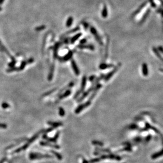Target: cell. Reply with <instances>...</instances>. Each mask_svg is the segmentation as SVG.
<instances>
[{
    "instance_id": "cell-49",
    "label": "cell",
    "mask_w": 163,
    "mask_h": 163,
    "mask_svg": "<svg viewBox=\"0 0 163 163\" xmlns=\"http://www.w3.org/2000/svg\"><path fill=\"white\" fill-rule=\"evenodd\" d=\"M6 160V158L5 157V158H3V159H2L1 161H0V163H4V162H5V160Z\"/></svg>"
},
{
    "instance_id": "cell-10",
    "label": "cell",
    "mask_w": 163,
    "mask_h": 163,
    "mask_svg": "<svg viewBox=\"0 0 163 163\" xmlns=\"http://www.w3.org/2000/svg\"><path fill=\"white\" fill-rule=\"evenodd\" d=\"M77 47L79 48V49H89L90 50H94V46L92 45H85V44H83V45H78L77 46Z\"/></svg>"
},
{
    "instance_id": "cell-38",
    "label": "cell",
    "mask_w": 163,
    "mask_h": 163,
    "mask_svg": "<svg viewBox=\"0 0 163 163\" xmlns=\"http://www.w3.org/2000/svg\"><path fill=\"white\" fill-rule=\"evenodd\" d=\"M92 143L94 145H99V146H102V145H103V143L102 142H99V141H98V140H94L93 142H92Z\"/></svg>"
},
{
    "instance_id": "cell-32",
    "label": "cell",
    "mask_w": 163,
    "mask_h": 163,
    "mask_svg": "<svg viewBox=\"0 0 163 163\" xmlns=\"http://www.w3.org/2000/svg\"><path fill=\"white\" fill-rule=\"evenodd\" d=\"M79 30H80V28H79V27H77L75 28H74V29H72V30H70L69 31L67 32H66L65 34H73V33H74V32H77V31H79Z\"/></svg>"
},
{
    "instance_id": "cell-19",
    "label": "cell",
    "mask_w": 163,
    "mask_h": 163,
    "mask_svg": "<svg viewBox=\"0 0 163 163\" xmlns=\"http://www.w3.org/2000/svg\"><path fill=\"white\" fill-rule=\"evenodd\" d=\"M54 63L52 65L51 67L50 72L49 74V75L48 77V81H51L53 78V74H54Z\"/></svg>"
},
{
    "instance_id": "cell-8",
    "label": "cell",
    "mask_w": 163,
    "mask_h": 163,
    "mask_svg": "<svg viewBox=\"0 0 163 163\" xmlns=\"http://www.w3.org/2000/svg\"><path fill=\"white\" fill-rule=\"evenodd\" d=\"M73 55V52L72 50H69L67 54H65L63 57H58L61 61H68L71 60Z\"/></svg>"
},
{
    "instance_id": "cell-45",
    "label": "cell",
    "mask_w": 163,
    "mask_h": 163,
    "mask_svg": "<svg viewBox=\"0 0 163 163\" xmlns=\"http://www.w3.org/2000/svg\"><path fill=\"white\" fill-rule=\"evenodd\" d=\"M70 39L69 37H67L64 39L63 43H65V44H69V43H70Z\"/></svg>"
},
{
    "instance_id": "cell-24",
    "label": "cell",
    "mask_w": 163,
    "mask_h": 163,
    "mask_svg": "<svg viewBox=\"0 0 163 163\" xmlns=\"http://www.w3.org/2000/svg\"><path fill=\"white\" fill-rule=\"evenodd\" d=\"M145 127H146V128H147V129H151L152 130L155 131L156 133H157L158 134H160V132L158 129H156L155 127L152 126V125H151L150 124H149L148 122H145Z\"/></svg>"
},
{
    "instance_id": "cell-26",
    "label": "cell",
    "mask_w": 163,
    "mask_h": 163,
    "mask_svg": "<svg viewBox=\"0 0 163 163\" xmlns=\"http://www.w3.org/2000/svg\"><path fill=\"white\" fill-rule=\"evenodd\" d=\"M101 15L103 18H106L108 16V10L107 6L106 5H104L103 6V9L101 12Z\"/></svg>"
},
{
    "instance_id": "cell-7",
    "label": "cell",
    "mask_w": 163,
    "mask_h": 163,
    "mask_svg": "<svg viewBox=\"0 0 163 163\" xmlns=\"http://www.w3.org/2000/svg\"><path fill=\"white\" fill-rule=\"evenodd\" d=\"M102 86V85L100 83H98L96 85V86L94 87V90L92 91L93 92H92V93L91 94V95H90L89 97V101H91V102L92 100H93V99L94 98V97H95L96 95H97V94L99 90H100L101 89Z\"/></svg>"
},
{
    "instance_id": "cell-51",
    "label": "cell",
    "mask_w": 163,
    "mask_h": 163,
    "mask_svg": "<svg viewBox=\"0 0 163 163\" xmlns=\"http://www.w3.org/2000/svg\"><path fill=\"white\" fill-rule=\"evenodd\" d=\"M2 8L1 7H0V11H2Z\"/></svg>"
},
{
    "instance_id": "cell-16",
    "label": "cell",
    "mask_w": 163,
    "mask_h": 163,
    "mask_svg": "<svg viewBox=\"0 0 163 163\" xmlns=\"http://www.w3.org/2000/svg\"><path fill=\"white\" fill-rule=\"evenodd\" d=\"M142 74L144 76H147L148 75L149 71L148 66L146 63H143L142 64Z\"/></svg>"
},
{
    "instance_id": "cell-1",
    "label": "cell",
    "mask_w": 163,
    "mask_h": 163,
    "mask_svg": "<svg viewBox=\"0 0 163 163\" xmlns=\"http://www.w3.org/2000/svg\"><path fill=\"white\" fill-rule=\"evenodd\" d=\"M104 77L105 75L103 74H101L98 77H96L95 80H94L93 82H92V85L90 86V87L88 89V90H87V91L85 92H83L82 95L79 98L77 99V102L79 103L82 102L83 100H85V99L86 98V97H87V96L89 95V94H90V93L93 91L94 87L96 86V85L98 83H99V82L101 80H103Z\"/></svg>"
},
{
    "instance_id": "cell-9",
    "label": "cell",
    "mask_w": 163,
    "mask_h": 163,
    "mask_svg": "<svg viewBox=\"0 0 163 163\" xmlns=\"http://www.w3.org/2000/svg\"><path fill=\"white\" fill-rule=\"evenodd\" d=\"M71 65L72 70H73L74 74H75L76 76H79L80 73V70H79L78 66L77 65V63L74 59H72L71 60Z\"/></svg>"
},
{
    "instance_id": "cell-48",
    "label": "cell",
    "mask_w": 163,
    "mask_h": 163,
    "mask_svg": "<svg viewBox=\"0 0 163 163\" xmlns=\"http://www.w3.org/2000/svg\"><path fill=\"white\" fill-rule=\"evenodd\" d=\"M157 49L158 51H159V52H161V53H163V47H162V46H159V47H158L157 48Z\"/></svg>"
},
{
    "instance_id": "cell-4",
    "label": "cell",
    "mask_w": 163,
    "mask_h": 163,
    "mask_svg": "<svg viewBox=\"0 0 163 163\" xmlns=\"http://www.w3.org/2000/svg\"><path fill=\"white\" fill-rule=\"evenodd\" d=\"M91 104V102L88 100L87 102H86L85 103H82V104H81L79 105H78V107H77V108L74 110V113L76 114H79L81 113L83 110H85V109L87 108L88 107H89L90 105Z\"/></svg>"
},
{
    "instance_id": "cell-46",
    "label": "cell",
    "mask_w": 163,
    "mask_h": 163,
    "mask_svg": "<svg viewBox=\"0 0 163 163\" xmlns=\"http://www.w3.org/2000/svg\"><path fill=\"white\" fill-rule=\"evenodd\" d=\"M8 125L5 123H0V128L2 129H6L7 128Z\"/></svg>"
},
{
    "instance_id": "cell-41",
    "label": "cell",
    "mask_w": 163,
    "mask_h": 163,
    "mask_svg": "<svg viewBox=\"0 0 163 163\" xmlns=\"http://www.w3.org/2000/svg\"><path fill=\"white\" fill-rule=\"evenodd\" d=\"M82 25L83 26V28H84V29L86 30H87L89 28V24H88L87 22H83L82 23Z\"/></svg>"
},
{
    "instance_id": "cell-34",
    "label": "cell",
    "mask_w": 163,
    "mask_h": 163,
    "mask_svg": "<svg viewBox=\"0 0 163 163\" xmlns=\"http://www.w3.org/2000/svg\"><path fill=\"white\" fill-rule=\"evenodd\" d=\"M129 128L131 130H136L138 129V126L136 124H131L129 126Z\"/></svg>"
},
{
    "instance_id": "cell-44",
    "label": "cell",
    "mask_w": 163,
    "mask_h": 163,
    "mask_svg": "<svg viewBox=\"0 0 163 163\" xmlns=\"http://www.w3.org/2000/svg\"><path fill=\"white\" fill-rule=\"evenodd\" d=\"M15 63H16V60H12L11 61V62L10 63H9V64H8V66L10 67H14V65L15 64Z\"/></svg>"
},
{
    "instance_id": "cell-17",
    "label": "cell",
    "mask_w": 163,
    "mask_h": 163,
    "mask_svg": "<svg viewBox=\"0 0 163 163\" xmlns=\"http://www.w3.org/2000/svg\"><path fill=\"white\" fill-rule=\"evenodd\" d=\"M74 85V83L73 82H70L67 85H66L65 87H64L63 89H61L60 91H59L58 94H59V95H60V94H61V93H62L63 92L66 91V90L70 89H71V88H72V87Z\"/></svg>"
},
{
    "instance_id": "cell-2",
    "label": "cell",
    "mask_w": 163,
    "mask_h": 163,
    "mask_svg": "<svg viewBox=\"0 0 163 163\" xmlns=\"http://www.w3.org/2000/svg\"><path fill=\"white\" fill-rule=\"evenodd\" d=\"M87 78L86 76H83L82 78V80H81V87L80 89L78 90L77 91L76 94H74V95L73 96L74 99H77L79 96H80L81 94H82L83 92H84V90L87 84Z\"/></svg>"
},
{
    "instance_id": "cell-43",
    "label": "cell",
    "mask_w": 163,
    "mask_h": 163,
    "mask_svg": "<svg viewBox=\"0 0 163 163\" xmlns=\"http://www.w3.org/2000/svg\"><path fill=\"white\" fill-rule=\"evenodd\" d=\"M87 42V40L86 38H83L81 39V40L79 42V43H80V45H83V44L86 43Z\"/></svg>"
},
{
    "instance_id": "cell-36",
    "label": "cell",
    "mask_w": 163,
    "mask_h": 163,
    "mask_svg": "<svg viewBox=\"0 0 163 163\" xmlns=\"http://www.w3.org/2000/svg\"><path fill=\"white\" fill-rule=\"evenodd\" d=\"M56 90H57V89L56 88V89H54L51 90V91H48V92H46L45 93V94H43V96H48L49 95H50L53 92H54L55 91H56Z\"/></svg>"
},
{
    "instance_id": "cell-6",
    "label": "cell",
    "mask_w": 163,
    "mask_h": 163,
    "mask_svg": "<svg viewBox=\"0 0 163 163\" xmlns=\"http://www.w3.org/2000/svg\"><path fill=\"white\" fill-rule=\"evenodd\" d=\"M30 159L31 160H33L36 159H41L43 158H51L52 156L49 155H42V154L39 153H31L29 155Z\"/></svg>"
},
{
    "instance_id": "cell-22",
    "label": "cell",
    "mask_w": 163,
    "mask_h": 163,
    "mask_svg": "<svg viewBox=\"0 0 163 163\" xmlns=\"http://www.w3.org/2000/svg\"><path fill=\"white\" fill-rule=\"evenodd\" d=\"M48 124L51 125L52 127L53 128H57V127H59L60 126H62L63 125V123L62 122H53V121H48Z\"/></svg>"
},
{
    "instance_id": "cell-15",
    "label": "cell",
    "mask_w": 163,
    "mask_h": 163,
    "mask_svg": "<svg viewBox=\"0 0 163 163\" xmlns=\"http://www.w3.org/2000/svg\"><path fill=\"white\" fill-rule=\"evenodd\" d=\"M82 33L79 32L74 35V36H73L70 39V43L71 44H74L79 38H80L81 36H82Z\"/></svg>"
},
{
    "instance_id": "cell-42",
    "label": "cell",
    "mask_w": 163,
    "mask_h": 163,
    "mask_svg": "<svg viewBox=\"0 0 163 163\" xmlns=\"http://www.w3.org/2000/svg\"><path fill=\"white\" fill-rule=\"evenodd\" d=\"M54 129V128L53 127H51V128H48L47 129H45V130H44V133H50V132L51 131H52Z\"/></svg>"
},
{
    "instance_id": "cell-28",
    "label": "cell",
    "mask_w": 163,
    "mask_h": 163,
    "mask_svg": "<svg viewBox=\"0 0 163 163\" xmlns=\"http://www.w3.org/2000/svg\"><path fill=\"white\" fill-rule=\"evenodd\" d=\"M108 47H109V40H107L106 46L105 48V60H106L108 56Z\"/></svg>"
},
{
    "instance_id": "cell-50",
    "label": "cell",
    "mask_w": 163,
    "mask_h": 163,
    "mask_svg": "<svg viewBox=\"0 0 163 163\" xmlns=\"http://www.w3.org/2000/svg\"><path fill=\"white\" fill-rule=\"evenodd\" d=\"M4 1V0H0V5H1L3 3V2Z\"/></svg>"
},
{
    "instance_id": "cell-40",
    "label": "cell",
    "mask_w": 163,
    "mask_h": 163,
    "mask_svg": "<svg viewBox=\"0 0 163 163\" xmlns=\"http://www.w3.org/2000/svg\"><path fill=\"white\" fill-rule=\"evenodd\" d=\"M148 1L151 4V5L152 8H156V4L155 3V2L154 1V0H148Z\"/></svg>"
},
{
    "instance_id": "cell-11",
    "label": "cell",
    "mask_w": 163,
    "mask_h": 163,
    "mask_svg": "<svg viewBox=\"0 0 163 163\" xmlns=\"http://www.w3.org/2000/svg\"><path fill=\"white\" fill-rule=\"evenodd\" d=\"M147 3H148V1H146L144 2V3H143L142 4H141V5L139 6L138 8L137 9V10H136L133 13V15H132V17H135L136 15H137L141 11H142L143 9H144L145 7V6L147 5Z\"/></svg>"
},
{
    "instance_id": "cell-30",
    "label": "cell",
    "mask_w": 163,
    "mask_h": 163,
    "mask_svg": "<svg viewBox=\"0 0 163 163\" xmlns=\"http://www.w3.org/2000/svg\"><path fill=\"white\" fill-rule=\"evenodd\" d=\"M26 64H27V62L26 61H23L20 66L19 67H17V71H21V70H23L25 67Z\"/></svg>"
},
{
    "instance_id": "cell-25",
    "label": "cell",
    "mask_w": 163,
    "mask_h": 163,
    "mask_svg": "<svg viewBox=\"0 0 163 163\" xmlns=\"http://www.w3.org/2000/svg\"><path fill=\"white\" fill-rule=\"evenodd\" d=\"M29 145H30V144H29L28 142L26 143V144L24 145V146L20 147V148H17V149L15 150L14 152H13V153H19V152H20V151H22V150H25L26 148H28L29 146Z\"/></svg>"
},
{
    "instance_id": "cell-14",
    "label": "cell",
    "mask_w": 163,
    "mask_h": 163,
    "mask_svg": "<svg viewBox=\"0 0 163 163\" xmlns=\"http://www.w3.org/2000/svg\"><path fill=\"white\" fill-rule=\"evenodd\" d=\"M71 92H72L70 89L66 90V91H65L63 93L60 94V96H59V97L58 101L61 100H62V99H65V98H67V97H68L69 95H71Z\"/></svg>"
},
{
    "instance_id": "cell-21",
    "label": "cell",
    "mask_w": 163,
    "mask_h": 163,
    "mask_svg": "<svg viewBox=\"0 0 163 163\" xmlns=\"http://www.w3.org/2000/svg\"><path fill=\"white\" fill-rule=\"evenodd\" d=\"M0 47H1V48H2V49L3 50V51H4V52H5V53H6V54H7V55H8V57H9L10 58L12 59V60H15L14 57H13L12 56V55L9 53V52H8V50L6 49L5 47L4 46V45H3V44L2 43H1V41H0Z\"/></svg>"
},
{
    "instance_id": "cell-13",
    "label": "cell",
    "mask_w": 163,
    "mask_h": 163,
    "mask_svg": "<svg viewBox=\"0 0 163 163\" xmlns=\"http://www.w3.org/2000/svg\"><path fill=\"white\" fill-rule=\"evenodd\" d=\"M114 67V65L113 64H107L105 63H102L100 64L99 66V68L101 70H105L107 69L108 68H110Z\"/></svg>"
},
{
    "instance_id": "cell-27",
    "label": "cell",
    "mask_w": 163,
    "mask_h": 163,
    "mask_svg": "<svg viewBox=\"0 0 163 163\" xmlns=\"http://www.w3.org/2000/svg\"><path fill=\"white\" fill-rule=\"evenodd\" d=\"M73 18L72 17H68L67 22H66V27L68 28H69L71 27L72 26V23H73Z\"/></svg>"
},
{
    "instance_id": "cell-35",
    "label": "cell",
    "mask_w": 163,
    "mask_h": 163,
    "mask_svg": "<svg viewBox=\"0 0 163 163\" xmlns=\"http://www.w3.org/2000/svg\"><path fill=\"white\" fill-rule=\"evenodd\" d=\"M45 28H46L45 26L43 25V26H39V27L36 28V29H36V30L37 31H42V30H43L44 29H45Z\"/></svg>"
},
{
    "instance_id": "cell-23",
    "label": "cell",
    "mask_w": 163,
    "mask_h": 163,
    "mask_svg": "<svg viewBox=\"0 0 163 163\" xmlns=\"http://www.w3.org/2000/svg\"><path fill=\"white\" fill-rule=\"evenodd\" d=\"M153 51L154 52V53L155 54L156 56H157V58L158 59H159L162 61H163V57L162 56L161 54H160V52L158 50L157 48L155 47H153Z\"/></svg>"
},
{
    "instance_id": "cell-47",
    "label": "cell",
    "mask_w": 163,
    "mask_h": 163,
    "mask_svg": "<svg viewBox=\"0 0 163 163\" xmlns=\"http://www.w3.org/2000/svg\"><path fill=\"white\" fill-rule=\"evenodd\" d=\"M26 62H27V63H28V64H31V63H33L34 62V59L33 58H30L29 59H28V61H26Z\"/></svg>"
},
{
    "instance_id": "cell-12",
    "label": "cell",
    "mask_w": 163,
    "mask_h": 163,
    "mask_svg": "<svg viewBox=\"0 0 163 163\" xmlns=\"http://www.w3.org/2000/svg\"><path fill=\"white\" fill-rule=\"evenodd\" d=\"M61 46V43L60 42H58V43H55L54 46H53V57L54 59L58 58V51L59 50V47H60Z\"/></svg>"
},
{
    "instance_id": "cell-5",
    "label": "cell",
    "mask_w": 163,
    "mask_h": 163,
    "mask_svg": "<svg viewBox=\"0 0 163 163\" xmlns=\"http://www.w3.org/2000/svg\"><path fill=\"white\" fill-rule=\"evenodd\" d=\"M90 32L91 33L92 35L94 36V38H95L96 41L98 42V43L100 45L103 46V41H102V40H101V38H100L99 35L98 33L97 32V30H96V29L94 27H90Z\"/></svg>"
},
{
    "instance_id": "cell-3",
    "label": "cell",
    "mask_w": 163,
    "mask_h": 163,
    "mask_svg": "<svg viewBox=\"0 0 163 163\" xmlns=\"http://www.w3.org/2000/svg\"><path fill=\"white\" fill-rule=\"evenodd\" d=\"M121 66H122V63H118V64L114 68V69L113 70H111V71L109 72L107 74L105 75L104 78H103V80H104V81L106 82H107L110 80V78L114 75V74L118 71Z\"/></svg>"
},
{
    "instance_id": "cell-37",
    "label": "cell",
    "mask_w": 163,
    "mask_h": 163,
    "mask_svg": "<svg viewBox=\"0 0 163 163\" xmlns=\"http://www.w3.org/2000/svg\"><path fill=\"white\" fill-rule=\"evenodd\" d=\"M1 106L2 108L3 109H7V108H8V107H10V105L8 104V103H6V102L2 103L1 104Z\"/></svg>"
},
{
    "instance_id": "cell-39",
    "label": "cell",
    "mask_w": 163,
    "mask_h": 163,
    "mask_svg": "<svg viewBox=\"0 0 163 163\" xmlns=\"http://www.w3.org/2000/svg\"><path fill=\"white\" fill-rule=\"evenodd\" d=\"M96 76L94 75H92L90 76L89 77V81L90 82H93L95 80V79L96 78Z\"/></svg>"
},
{
    "instance_id": "cell-33",
    "label": "cell",
    "mask_w": 163,
    "mask_h": 163,
    "mask_svg": "<svg viewBox=\"0 0 163 163\" xmlns=\"http://www.w3.org/2000/svg\"><path fill=\"white\" fill-rule=\"evenodd\" d=\"M52 153L54 154V155L56 156V157H57V158H58V159L59 160H61L62 159V156H61L60 154H59V153H57V152L56 151H51Z\"/></svg>"
},
{
    "instance_id": "cell-18",
    "label": "cell",
    "mask_w": 163,
    "mask_h": 163,
    "mask_svg": "<svg viewBox=\"0 0 163 163\" xmlns=\"http://www.w3.org/2000/svg\"><path fill=\"white\" fill-rule=\"evenodd\" d=\"M40 144L41 145V146H48V147H52V148H54L56 149H59L60 148V146H59L58 145H52L50 143L46 142H40Z\"/></svg>"
},
{
    "instance_id": "cell-31",
    "label": "cell",
    "mask_w": 163,
    "mask_h": 163,
    "mask_svg": "<svg viewBox=\"0 0 163 163\" xmlns=\"http://www.w3.org/2000/svg\"><path fill=\"white\" fill-rule=\"evenodd\" d=\"M59 115H60V116L61 117H63L65 116V110L64 109L63 107H60L59 108Z\"/></svg>"
},
{
    "instance_id": "cell-20",
    "label": "cell",
    "mask_w": 163,
    "mask_h": 163,
    "mask_svg": "<svg viewBox=\"0 0 163 163\" xmlns=\"http://www.w3.org/2000/svg\"><path fill=\"white\" fill-rule=\"evenodd\" d=\"M150 12H151V10L149 9H147V10L146 11V12L145 13V14L143 15V16L142 17V19L140 20V24H143V23L145 22V21L146 20L147 18L149 16Z\"/></svg>"
},
{
    "instance_id": "cell-29",
    "label": "cell",
    "mask_w": 163,
    "mask_h": 163,
    "mask_svg": "<svg viewBox=\"0 0 163 163\" xmlns=\"http://www.w3.org/2000/svg\"><path fill=\"white\" fill-rule=\"evenodd\" d=\"M162 155H163L162 150H161L159 152H158V153H155V154H153V155H152V156H151V158H152V159H156V158H157L158 157H160V156H162Z\"/></svg>"
}]
</instances>
